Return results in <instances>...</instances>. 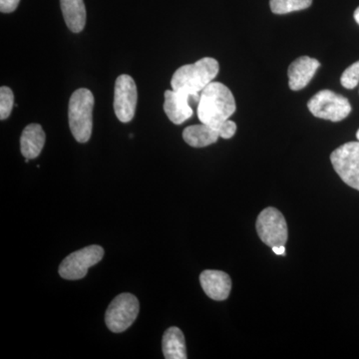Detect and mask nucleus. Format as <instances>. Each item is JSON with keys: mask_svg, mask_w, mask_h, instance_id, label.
<instances>
[{"mask_svg": "<svg viewBox=\"0 0 359 359\" xmlns=\"http://www.w3.org/2000/svg\"><path fill=\"white\" fill-rule=\"evenodd\" d=\"M309 110L320 119L339 122L351 114V105L346 97L330 90H320L309 101Z\"/></svg>", "mask_w": 359, "mask_h": 359, "instance_id": "obj_4", "label": "nucleus"}, {"mask_svg": "<svg viewBox=\"0 0 359 359\" xmlns=\"http://www.w3.org/2000/svg\"><path fill=\"white\" fill-rule=\"evenodd\" d=\"M137 100L138 93L133 78L127 74L120 75L116 80L114 91V111L120 121H132L136 111Z\"/></svg>", "mask_w": 359, "mask_h": 359, "instance_id": "obj_9", "label": "nucleus"}, {"mask_svg": "<svg viewBox=\"0 0 359 359\" xmlns=\"http://www.w3.org/2000/svg\"><path fill=\"white\" fill-rule=\"evenodd\" d=\"M235 97L226 85L212 82L201 92L197 114L204 124L218 126L236 112Z\"/></svg>", "mask_w": 359, "mask_h": 359, "instance_id": "obj_1", "label": "nucleus"}, {"mask_svg": "<svg viewBox=\"0 0 359 359\" xmlns=\"http://www.w3.org/2000/svg\"><path fill=\"white\" fill-rule=\"evenodd\" d=\"M183 138L191 147L203 148L216 143L219 138V134L215 127L202 123L187 127L183 132Z\"/></svg>", "mask_w": 359, "mask_h": 359, "instance_id": "obj_14", "label": "nucleus"}, {"mask_svg": "<svg viewBox=\"0 0 359 359\" xmlns=\"http://www.w3.org/2000/svg\"><path fill=\"white\" fill-rule=\"evenodd\" d=\"M104 257L100 245H89L72 252L59 266V275L65 280H76L83 278L91 266H95Z\"/></svg>", "mask_w": 359, "mask_h": 359, "instance_id": "obj_7", "label": "nucleus"}, {"mask_svg": "<svg viewBox=\"0 0 359 359\" xmlns=\"http://www.w3.org/2000/svg\"><path fill=\"white\" fill-rule=\"evenodd\" d=\"M45 144L44 130L39 124H30L23 130L20 138L21 153L27 159H35Z\"/></svg>", "mask_w": 359, "mask_h": 359, "instance_id": "obj_13", "label": "nucleus"}, {"mask_svg": "<svg viewBox=\"0 0 359 359\" xmlns=\"http://www.w3.org/2000/svg\"><path fill=\"white\" fill-rule=\"evenodd\" d=\"M138 299L131 294H122L118 295L111 302L106 311V325L111 332L120 334L131 327L132 323L138 316Z\"/></svg>", "mask_w": 359, "mask_h": 359, "instance_id": "obj_5", "label": "nucleus"}, {"mask_svg": "<svg viewBox=\"0 0 359 359\" xmlns=\"http://www.w3.org/2000/svg\"><path fill=\"white\" fill-rule=\"evenodd\" d=\"M163 353L166 359H186V342L183 332L178 327L168 328L163 335Z\"/></svg>", "mask_w": 359, "mask_h": 359, "instance_id": "obj_16", "label": "nucleus"}, {"mask_svg": "<svg viewBox=\"0 0 359 359\" xmlns=\"http://www.w3.org/2000/svg\"><path fill=\"white\" fill-rule=\"evenodd\" d=\"M14 105L13 90L9 87L2 86L0 88V119L6 120L11 115Z\"/></svg>", "mask_w": 359, "mask_h": 359, "instance_id": "obj_18", "label": "nucleus"}, {"mask_svg": "<svg viewBox=\"0 0 359 359\" xmlns=\"http://www.w3.org/2000/svg\"><path fill=\"white\" fill-rule=\"evenodd\" d=\"M320 66V63L316 59L309 56L297 58L290 65L287 72L290 88L294 91L304 89L311 81Z\"/></svg>", "mask_w": 359, "mask_h": 359, "instance_id": "obj_12", "label": "nucleus"}, {"mask_svg": "<svg viewBox=\"0 0 359 359\" xmlns=\"http://www.w3.org/2000/svg\"><path fill=\"white\" fill-rule=\"evenodd\" d=\"M199 93H186V92L167 90L165 92L164 110L170 121L174 124H183L194 114L193 106L199 105Z\"/></svg>", "mask_w": 359, "mask_h": 359, "instance_id": "obj_10", "label": "nucleus"}, {"mask_svg": "<svg viewBox=\"0 0 359 359\" xmlns=\"http://www.w3.org/2000/svg\"><path fill=\"white\" fill-rule=\"evenodd\" d=\"M218 130L219 137L223 139H231L237 132V125L230 119L222 122L218 126L215 127Z\"/></svg>", "mask_w": 359, "mask_h": 359, "instance_id": "obj_20", "label": "nucleus"}, {"mask_svg": "<svg viewBox=\"0 0 359 359\" xmlns=\"http://www.w3.org/2000/svg\"><path fill=\"white\" fill-rule=\"evenodd\" d=\"M273 249V252H275L278 256H285V245H278V247L271 248Z\"/></svg>", "mask_w": 359, "mask_h": 359, "instance_id": "obj_22", "label": "nucleus"}, {"mask_svg": "<svg viewBox=\"0 0 359 359\" xmlns=\"http://www.w3.org/2000/svg\"><path fill=\"white\" fill-rule=\"evenodd\" d=\"M20 2V0H0V11L2 13H13Z\"/></svg>", "mask_w": 359, "mask_h": 359, "instance_id": "obj_21", "label": "nucleus"}, {"mask_svg": "<svg viewBox=\"0 0 359 359\" xmlns=\"http://www.w3.org/2000/svg\"><path fill=\"white\" fill-rule=\"evenodd\" d=\"M340 83L346 89H354L359 83V61L346 68L340 78Z\"/></svg>", "mask_w": 359, "mask_h": 359, "instance_id": "obj_19", "label": "nucleus"}, {"mask_svg": "<svg viewBox=\"0 0 359 359\" xmlns=\"http://www.w3.org/2000/svg\"><path fill=\"white\" fill-rule=\"evenodd\" d=\"M313 0H271V11L276 14H287L309 8Z\"/></svg>", "mask_w": 359, "mask_h": 359, "instance_id": "obj_17", "label": "nucleus"}, {"mask_svg": "<svg viewBox=\"0 0 359 359\" xmlns=\"http://www.w3.org/2000/svg\"><path fill=\"white\" fill-rule=\"evenodd\" d=\"M200 283L205 294L214 301H224L230 295L231 278L224 271L207 269L201 273Z\"/></svg>", "mask_w": 359, "mask_h": 359, "instance_id": "obj_11", "label": "nucleus"}, {"mask_svg": "<svg viewBox=\"0 0 359 359\" xmlns=\"http://www.w3.org/2000/svg\"><path fill=\"white\" fill-rule=\"evenodd\" d=\"M219 71V65L216 59H200L193 65L182 66L174 73L171 80L172 88L186 93H200L212 83Z\"/></svg>", "mask_w": 359, "mask_h": 359, "instance_id": "obj_2", "label": "nucleus"}, {"mask_svg": "<svg viewBox=\"0 0 359 359\" xmlns=\"http://www.w3.org/2000/svg\"><path fill=\"white\" fill-rule=\"evenodd\" d=\"M330 161L340 179L359 191V141L348 142L335 149Z\"/></svg>", "mask_w": 359, "mask_h": 359, "instance_id": "obj_6", "label": "nucleus"}, {"mask_svg": "<svg viewBox=\"0 0 359 359\" xmlns=\"http://www.w3.org/2000/svg\"><path fill=\"white\" fill-rule=\"evenodd\" d=\"M94 96L90 90L80 88L71 96L68 119L71 132L79 143L89 141L93 128Z\"/></svg>", "mask_w": 359, "mask_h": 359, "instance_id": "obj_3", "label": "nucleus"}, {"mask_svg": "<svg viewBox=\"0 0 359 359\" xmlns=\"http://www.w3.org/2000/svg\"><path fill=\"white\" fill-rule=\"evenodd\" d=\"M66 25L73 33H79L86 25V8L83 0H60Z\"/></svg>", "mask_w": 359, "mask_h": 359, "instance_id": "obj_15", "label": "nucleus"}, {"mask_svg": "<svg viewBox=\"0 0 359 359\" xmlns=\"http://www.w3.org/2000/svg\"><path fill=\"white\" fill-rule=\"evenodd\" d=\"M257 231L259 238L269 247L285 245L289 237L287 221L276 208H266L257 219Z\"/></svg>", "mask_w": 359, "mask_h": 359, "instance_id": "obj_8", "label": "nucleus"}, {"mask_svg": "<svg viewBox=\"0 0 359 359\" xmlns=\"http://www.w3.org/2000/svg\"><path fill=\"white\" fill-rule=\"evenodd\" d=\"M356 138H358V140L359 141V129L358 133H356Z\"/></svg>", "mask_w": 359, "mask_h": 359, "instance_id": "obj_24", "label": "nucleus"}, {"mask_svg": "<svg viewBox=\"0 0 359 359\" xmlns=\"http://www.w3.org/2000/svg\"><path fill=\"white\" fill-rule=\"evenodd\" d=\"M354 20H355L356 22L359 25V6L354 11Z\"/></svg>", "mask_w": 359, "mask_h": 359, "instance_id": "obj_23", "label": "nucleus"}]
</instances>
